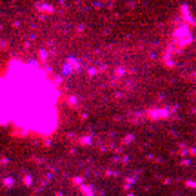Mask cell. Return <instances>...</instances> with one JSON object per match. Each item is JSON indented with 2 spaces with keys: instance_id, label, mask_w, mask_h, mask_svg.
Here are the masks:
<instances>
[{
  "instance_id": "cell-1",
  "label": "cell",
  "mask_w": 196,
  "mask_h": 196,
  "mask_svg": "<svg viewBox=\"0 0 196 196\" xmlns=\"http://www.w3.org/2000/svg\"><path fill=\"white\" fill-rule=\"evenodd\" d=\"M55 91L29 64H17L0 78V122L27 133H44L53 122Z\"/></svg>"
}]
</instances>
